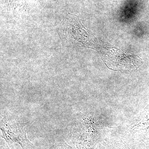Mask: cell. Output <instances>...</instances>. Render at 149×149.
Returning <instances> with one entry per match:
<instances>
[{
    "label": "cell",
    "mask_w": 149,
    "mask_h": 149,
    "mask_svg": "<svg viewBox=\"0 0 149 149\" xmlns=\"http://www.w3.org/2000/svg\"><path fill=\"white\" fill-rule=\"evenodd\" d=\"M2 138L8 144L19 143L23 149H28L32 147L26 136L22 124L14 121H6L1 125Z\"/></svg>",
    "instance_id": "obj_2"
},
{
    "label": "cell",
    "mask_w": 149,
    "mask_h": 149,
    "mask_svg": "<svg viewBox=\"0 0 149 149\" xmlns=\"http://www.w3.org/2000/svg\"><path fill=\"white\" fill-rule=\"evenodd\" d=\"M52 149H71L64 141H60L54 144Z\"/></svg>",
    "instance_id": "obj_3"
},
{
    "label": "cell",
    "mask_w": 149,
    "mask_h": 149,
    "mask_svg": "<svg viewBox=\"0 0 149 149\" xmlns=\"http://www.w3.org/2000/svg\"><path fill=\"white\" fill-rule=\"evenodd\" d=\"M142 116H143L144 118L149 116V104L144 109V110L142 112ZM148 118H149V116L147 118V119ZM147 121H148L149 122V118Z\"/></svg>",
    "instance_id": "obj_4"
},
{
    "label": "cell",
    "mask_w": 149,
    "mask_h": 149,
    "mask_svg": "<svg viewBox=\"0 0 149 149\" xmlns=\"http://www.w3.org/2000/svg\"><path fill=\"white\" fill-rule=\"evenodd\" d=\"M1 149H14L13 147L11 148L8 145H5L4 146L1 147Z\"/></svg>",
    "instance_id": "obj_5"
},
{
    "label": "cell",
    "mask_w": 149,
    "mask_h": 149,
    "mask_svg": "<svg viewBox=\"0 0 149 149\" xmlns=\"http://www.w3.org/2000/svg\"><path fill=\"white\" fill-rule=\"evenodd\" d=\"M61 44L68 48L85 47L99 50L98 41L86 29L77 15L68 13L58 29Z\"/></svg>",
    "instance_id": "obj_1"
}]
</instances>
